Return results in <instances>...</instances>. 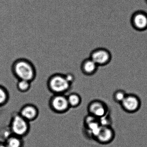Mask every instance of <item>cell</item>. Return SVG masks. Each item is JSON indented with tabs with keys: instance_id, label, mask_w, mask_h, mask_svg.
<instances>
[{
	"instance_id": "9a60e30c",
	"label": "cell",
	"mask_w": 147,
	"mask_h": 147,
	"mask_svg": "<svg viewBox=\"0 0 147 147\" xmlns=\"http://www.w3.org/2000/svg\"><path fill=\"white\" fill-rule=\"evenodd\" d=\"M10 95L7 89L0 85V107L4 106L9 101Z\"/></svg>"
},
{
	"instance_id": "44dd1931",
	"label": "cell",
	"mask_w": 147,
	"mask_h": 147,
	"mask_svg": "<svg viewBox=\"0 0 147 147\" xmlns=\"http://www.w3.org/2000/svg\"><path fill=\"white\" fill-rule=\"evenodd\" d=\"M144 1H145V3H146V4L147 5V0H144Z\"/></svg>"
},
{
	"instance_id": "7a4b0ae2",
	"label": "cell",
	"mask_w": 147,
	"mask_h": 147,
	"mask_svg": "<svg viewBox=\"0 0 147 147\" xmlns=\"http://www.w3.org/2000/svg\"><path fill=\"white\" fill-rule=\"evenodd\" d=\"M47 85L49 91L53 94H65L71 89L72 86L66 80L64 74L59 73L51 76Z\"/></svg>"
},
{
	"instance_id": "7c38bea8",
	"label": "cell",
	"mask_w": 147,
	"mask_h": 147,
	"mask_svg": "<svg viewBox=\"0 0 147 147\" xmlns=\"http://www.w3.org/2000/svg\"><path fill=\"white\" fill-rule=\"evenodd\" d=\"M98 66L90 58L84 59L81 63V71L87 76H92L96 74Z\"/></svg>"
},
{
	"instance_id": "2e32d148",
	"label": "cell",
	"mask_w": 147,
	"mask_h": 147,
	"mask_svg": "<svg viewBox=\"0 0 147 147\" xmlns=\"http://www.w3.org/2000/svg\"><path fill=\"white\" fill-rule=\"evenodd\" d=\"M31 82L25 80H18L17 84V89L20 92H27L30 89Z\"/></svg>"
},
{
	"instance_id": "9c48e42d",
	"label": "cell",
	"mask_w": 147,
	"mask_h": 147,
	"mask_svg": "<svg viewBox=\"0 0 147 147\" xmlns=\"http://www.w3.org/2000/svg\"><path fill=\"white\" fill-rule=\"evenodd\" d=\"M130 23L132 28L138 32L147 30V13L142 10L135 12L131 15Z\"/></svg>"
},
{
	"instance_id": "277c9868",
	"label": "cell",
	"mask_w": 147,
	"mask_h": 147,
	"mask_svg": "<svg viewBox=\"0 0 147 147\" xmlns=\"http://www.w3.org/2000/svg\"><path fill=\"white\" fill-rule=\"evenodd\" d=\"M49 105L51 110L57 114L66 113L70 108L65 94H53L50 98Z\"/></svg>"
},
{
	"instance_id": "30bf717a",
	"label": "cell",
	"mask_w": 147,
	"mask_h": 147,
	"mask_svg": "<svg viewBox=\"0 0 147 147\" xmlns=\"http://www.w3.org/2000/svg\"><path fill=\"white\" fill-rule=\"evenodd\" d=\"M84 126L88 136L93 139L100 126L99 120L98 118L88 114L84 120Z\"/></svg>"
},
{
	"instance_id": "ffe728a7",
	"label": "cell",
	"mask_w": 147,
	"mask_h": 147,
	"mask_svg": "<svg viewBox=\"0 0 147 147\" xmlns=\"http://www.w3.org/2000/svg\"><path fill=\"white\" fill-rule=\"evenodd\" d=\"M0 147H7L4 141L1 142L0 141Z\"/></svg>"
},
{
	"instance_id": "ac0fdd59",
	"label": "cell",
	"mask_w": 147,
	"mask_h": 147,
	"mask_svg": "<svg viewBox=\"0 0 147 147\" xmlns=\"http://www.w3.org/2000/svg\"><path fill=\"white\" fill-rule=\"evenodd\" d=\"M99 120L100 125H103V126H112V121L111 118V117L109 113L106 115L105 116L99 119Z\"/></svg>"
},
{
	"instance_id": "8fae6325",
	"label": "cell",
	"mask_w": 147,
	"mask_h": 147,
	"mask_svg": "<svg viewBox=\"0 0 147 147\" xmlns=\"http://www.w3.org/2000/svg\"><path fill=\"white\" fill-rule=\"evenodd\" d=\"M18 113L30 123L37 119L39 115V110L35 105L27 104L20 108Z\"/></svg>"
},
{
	"instance_id": "5bb4252c",
	"label": "cell",
	"mask_w": 147,
	"mask_h": 147,
	"mask_svg": "<svg viewBox=\"0 0 147 147\" xmlns=\"http://www.w3.org/2000/svg\"><path fill=\"white\" fill-rule=\"evenodd\" d=\"M67 97L70 108H77L81 104L82 99L80 95L77 93H71Z\"/></svg>"
},
{
	"instance_id": "d6986e66",
	"label": "cell",
	"mask_w": 147,
	"mask_h": 147,
	"mask_svg": "<svg viewBox=\"0 0 147 147\" xmlns=\"http://www.w3.org/2000/svg\"><path fill=\"white\" fill-rule=\"evenodd\" d=\"M65 78L70 84H73L75 80V76L74 74L71 73H67L64 74Z\"/></svg>"
},
{
	"instance_id": "ba28073f",
	"label": "cell",
	"mask_w": 147,
	"mask_h": 147,
	"mask_svg": "<svg viewBox=\"0 0 147 147\" xmlns=\"http://www.w3.org/2000/svg\"><path fill=\"white\" fill-rule=\"evenodd\" d=\"M88 114L99 119L109 113L107 105L100 100H92L88 105Z\"/></svg>"
},
{
	"instance_id": "e0dca14e",
	"label": "cell",
	"mask_w": 147,
	"mask_h": 147,
	"mask_svg": "<svg viewBox=\"0 0 147 147\" xmlns=\"http://www.w3.org/2000/svg\"><path fill=\"white\" fill-rule=\"evenodd\" d=\"M127 94L125 91L122 89L116 90L113 95V100L116 103L120 104L126 97Z\"/></svg>"
},
{
	"instance_id": "5b68a950",
	"label": "cell",
	"mask_w": 147,
	"mask_h": 147,
	"mask_svg": "<svg viewBox=\"0 0 147 147\" xmlns=\"http://www.w3.org/2000/svg\"><path fill=\"white\" fill-rule=\"evenodd\" d=\"M115 136V130L112 126L100 125L93 139L100 144L106 145L114 140Z\"/></svg>"
},
{
	"instance_id": "6da1fadb",
	"label": "cell",
	"mask_w": 147,
	"mask_h": 147,
	"mask_svg": "<svg viewBox=\"0 0 147 147\" xmlns=\"http://www.w3.org/2000/svg\"><path fill=\"white\" fill-rule=\"evenodd\" d=\"M11 71L18 80H25L32 82L36 76L35 66L26 58H20L15 60L12 65Z\"/></svg>"
},
{
	"instance_id": "3957f363",
	"label": "cell",
	"mask_w": 147,
	"mask_h": 147,
	"mask_svg": "<svg viewBox=\"0 0 147 147\" xmlns=\"http://www.w3.org/2000/svg\"><path fill=\"white\" fill-rule=\"evenodd\" d=\"M13 135L24 138L29 134L30 129V123L20 116L18 113L13 115L9 126Z\"/></svg>"
},
{
	"instance_id": "52a82bcc",
	"label": "cell",
	"mask_w": 147,
	"mask_h": 147,
	"mask_svg": "<svg viewBox=\"0 0 147 147\" xmlns=\"http://www.w3.org/2000/svg\"><path fill=\"white\" fill-rule=\"evenodd\" d=\"M121 108L125 112L134 113L139 111L142 102L139 97L134 94H127L122 103L120 104Z\"/></svg>"
},
{
	"instance_id": "4fadbf2b",
	"label": "cell",
	"mask_w": 147,
	"mask_h": 147,
	"mask_svg": "<svg viewBox=\"0 0 147 147\" xmlns=\"http://www.w3.org/2000/svg\"><path fill=\"white\" fill-rule=\"evenodd\" d=\"M4 142L7 147H24V144L23 138L13 134Z\"/></svg>"
},
{
	"instance_id": "8992f818",
	"label": "cell",
	"mask_w": 147,
	"mask_h": 147,
	"mask_svg": "<svg viewBox=\"0 0 147 147\" xmlns=\"http://www.w3.org/2000/svg\"><path fill=\"white\" fill-rule=\"evenodd\" d=\"M89 58L95 63L98 67L108 65L112 59V55L107 49L98 48L91 51Z\"/></svg>"
}]
</instances>
